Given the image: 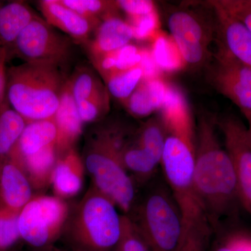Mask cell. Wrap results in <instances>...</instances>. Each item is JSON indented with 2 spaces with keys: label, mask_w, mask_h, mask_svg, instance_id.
Segmentation results:
<instances>
[{
  "label": "cell",
  "mask_w": 251,
  "mask_h": 251,
  "mask_svg": "<svg viewBox=\"0 0 251 251\" xmlns=\"http://www.w3.org/2000/svg\"><path fill=\"white\" fill-rule=\"evenodd\" d=\"M88 143L82 161L93 179L94 187L128 214L134 206L135 189L133 179L123 166L120 151L104 130Z\"/></svg>",
  "instance_id": "cell-4"
},
{
  "label": "cell",
  "mask_w": 251,
  "mask_h": 251,
  "mask_svg": "<svg viewBox=\"0 0 251 251\" xmlns=\"http://www.w3.org/2000/svg\"><path fill=\"white\" fill-rule=\"evenodd\" d=\"M143 78L140 66L115 73L103 79L109 94L123 103L133 93Z\"/></svg>",
  "instance_id": "cell-28"
},
{
  "label": "cell",
  "mask_w": 251,
  "mask_h": 251,
  "mask_svg": "<svg viewBox=\"0 0 251 251\" xmlns=\"http://www.w3.org/2000/svg\"><path fill=\"white\" fill-rule=\"evenodd\" d=\"M169 85L161 77L143 78L123 104L133 116L138 118L148 117L161 109Z\"/></svg>",
  "instance_id": "cell-19"
},
{
  "label": "cell",
  "mask_w": 251,
  "mask_h": 251,
  "mask_svg": "<svg viewBox=\"0 0 251 251\" xmlns=\"http://www.w3.org/2000/svg\"><path fill=\"white\" fill-rule=\"evenodd\" d=\"M211 229L201 227L188 229L179 251H206Z\"/></svg>",
  "instance_id": "cell-36"
},
{
  "label": "cell",
  "mask_w": 251,
  "mask_h": 251,
  "mask_svg": "<svg viewBox=\"0 0 251 251\" xmlns=\"http://www.w3.org/2000/svg\"><path fill=\"white\" fill-rule=\"evenodd\" d=\"M59 66L25 62L7 69L6 99L28 123L53 118L64 82Z\"/></svg>",
  "instance_id": "cell-2"
},
{
  "label": "cell",
  "mask_w": 251,
  "mask_h": 251,
  "mask_svg": "<svg viewBox=\"0 0 251 251\" xmlns=\"http://www.w3.org/2000/svg\"><path fill=\"white\" fill-rule=\"evenodd\" d=\"M151 52L161 72H176L186 65L174 40L161 31L153 39Z\"/></svg>",
  "instance_id": "cell-26"
},
{
  "label": "cell",
  "mask_w": 251,
  "mask_h": 251,
  "mask_svg": "<svg viewBox=\"0 0 251 251\" xmlns=\"http://www.w3.org/2000/svg\"><path fill=\"white\" fill-rule=\"evenodd\" d=\"M206 4L214 11L218 49L251 68V33L214 0Z\"/></svg>",
  "instance_id": "cell-12"
},
{
  "label": "cell",
  "mask_w": 251,
  "mask_h": 251,
  "mask_svg": "<svg viewBox=\"0 0 251 251\" xmlns=\"http://www.w3.org/2000/svg\"><path fill=\"white\" fill-rule=\"evenodd\" d=\"M141 59L142 49L131 44L108 54L92 58L94 67L103 79L115 73L140 66Z\"/></svg>",
  "instance_id": "cell-24"
},
{
  "label": "cell",
  "mask_w": 251,
  "mask_h": 251,
  "mask_svg": "<svg viewBox=\"0 0 251 251\" xmlns=\"http://www.w3.org/2000/svg\"><path fill=\"white\" fill-rule=\"evenodd\" d=\"M227 14L242 23L251 33V0H214Z\"/></svg>",
  "instance_id": "cell-35"
},
{
  "label": "cell",
  "mask_w": 251,
  "mask_h": 251,
  "mask_svg": "<svg viewBox=\"0 0 251 251\" xmlns=\"http://www.w3.org/2000/svg\"><path fill=\"white\" fill-rule=\"evenodd\" d=\"M168 27L186 64L198 67L211 57L212 31L196 13L175 11L168 18Z\"/></svg>",
  "instance_id": "cell-9"
},
{
  "label": "cell",
  "mask_w": 251,
  "mask_h": 251,
  "mask_svg": "<svg viewBox=\"0 0 251 251\" xmlns=\"http://www.w3.org/2000/svg\"><path fill=\"white\" fill-rule=\"evenodd\" d=\"M159 111L160 120L168 134L177 137L196 148L192 114L184 93L177 87L169 85L166 100Z\"/></svg>",
  "instance_id": "cell-13"
},
{
  "label": "cell",
  "mask_w": 251,
  "mask_h": 251,
  "mask_svg": "<svg viewBox=\"0 0 251 251\" xmlns=\"http://www.w3.org/2000/svg\"><path fill=\"white\" fill-rule=\"evenodd\" d=\"M56 144L50 145L31 156L14 159L21 166L32 188H44L50 183L52 173L59 158Z\"/></svg>",
  "instance_id": "cell-22"
},
{
  "label": "cell",
  "mask_w": 251,
  "mask_h": 251,
  "mask_svg": "<svg viewBox=\"0 0 251 251\" xmlns=\"http://www.w3.org/2000/svg\"><path fill=\"white\" fill-rule=\"evenodd\" d=\"M53 119L57 130L56 147L60 156L74 149V144L82 134L83 126L76 102L73 97L70 80L64 82L58 109Z\"/></svg>",
  "instance_id": "cell-15"
},
{
  "label": "cell",
  "mask_w": 251,
  "mask_h": 251,
  "mask_svg": "<svg viewBox=\"0 0 251 251\" xmlns=\"http://www.w3.org/2000/svg\"><path fill=\"white\" fill-rule=\"evenodd\" d=\"M76 104L79 115L83 124L98 121L110 110L108 91Z\"/></svg>",
  "instance_id": "cell-33"
},
{
  "label": "cell",
  "mask_w": 251,
  "mask_h": 251,
  "mask_svg": "<svg viewBox=\"0 0 251 251\" xmlns=\"http://www.w3.org/2000/svg\"><path fill=\"white\" fill-rule=\"evenodd\" d=\"M69 216L64 200L57 196L33 198L20 212L21 239L34 249L49 250L64 230Z\"/></svg>",
  "instance_id": "cell-7"
},
{
  "label": "cell",
  "mask_w": 251,
  "mask_h": 251,
  "mask_svg": "<svg viewBox=\"0 0 251 251\" xmlns=\"http://www.w3.org/2000/svg\"><path fill=\"white\" fill-rule=\"evenodd\" d=\"M39 9L50 25L62 31L72 39L87 43L99 23L80 16L64 6L59 0H42Z\"/></svg>",
  "instance_id": "cell-14"
},
{
  "label": "cell",
  "mask_w": 251,
  "mask_h": 251,
  "mask_svg": "<svg viewBox=\"0 0 251 251\" xmlns=\"http://www.w3.org/2000/svg\"><path fill=\"white\" fill-rule=\"evenodd\" d=\"M117 208L97 188H91L67 222L73 247L85 251H115L122 232V216Z\"/></svg>",
  "instance_id": "cell-3"
},
{
  "label": "cell",
  "mask_w": 251,
  "mask_h": 251,
  "mask_svg": "<svg viewBox=\"0 0 251 251\" xmlns=\"http://www.w3.org/2000/svg\"><path fill=\"white\" fill-rule=\"evenodd\" d=\"M127 22L133 29V39L138 40L153 39L159 31V22L156 11L139 17L128 18Z\"/></svg>",
  "instance_id": "cell-34"
},
{
  "label": "cell",
  "mask_w": 251,
  "mask_h": 251,
  "mask_svg": "<svg viewBox=\"0 0 251 251\" xmlns=\"http://www.w3.org/2000/svg\"><path fill=\"white\" fill-rule=\"evenodd\" d=\"M227 244L231 251H251V237L248 236H234Z\"/></svg>",
  "instance_id": "cell-40"
},
{
  "label": "cell",
  "mask_w": 251,
  "mask_h": 251,
  "mask_svg": "<svg viewBox=\"0 0 251 251\" xmlns=\"http://www.w3.org/2000/svg\"><path fill=\"white\" fill-rule=\"evenodd\" d=\"M137 226L152 251H179L187 229L170 189L158 186L145 196L136 210Z\"/></svg>",
  "instance_id": "cell-6"
},
{
  "label": "cell",
  "mask_w": 251,
  "mask_h": 251,
  "mask_svg": "<svg viewBox=\"0 0 251 251\" xmlns=\"http://www.w3.org/2000/svg\"><path fill=\"white\" fill-rule=\"evenodd\" d=\"M84 163L74 149L59 157L52 173L51 184L61 199L79 193L83 185Z\"/></svg>",
  "instance_id": "cell-18"
},
{
  "label": "cell",
  "mask_w": 251,
  "mask_h": 251,
  "mask_svg": "<svg viewBox=\"0 0 251 251\" xmlns=\"http://www.w3.org/2000/svg\"><path fill=\"white\" fill-rule=\"evenodd\" d=\"M16 212L0 204V251H6L14 246L20 239L18 219Z\"/></svg>",
  "instance_id": "cell-31"
},
{
  "label": "cell",
  "mask_w": 251,
  "mask_h": 251,
  "mask_svg": "<svg viewBox=\"0 0 251 251\" xmlns=\"http://www.w3.org/2000/svg\"><path fill=\"white\" fill-rule=\"evenodd\" d=\"M120 158L128 173L140 183L146 182L156 173L158 163L138 144L127 141L120 152Z\"/></svg>",
  "instance_id": "cell-25"
},
{
  "label": "cell",
  "mask_w": 251,
  "mask_h": 251,
  "mask_svg": "<svg viewBox=\"0 0 251 251\" xmlns=\"http://www.w3.org/2000/svg\"><path fill=\"white\" fill-rule=\"evenodd\" d=\"M32 186L21 166L12 158L0 164V204L21 212L32 199Z\"/></svg>",
  "instance_id": "cell-16"
},
{
  "label": "cell",
  "mask_w": 251,
  "mask_h": 251,
  "mask_svg": "<svg viewBox=\"0 0 251 251\" xmlns=\"http://www.w3.org/2000/svg\"><path fill=\"white\" fill-rule=\"evenodd\" d=\"M57 126L54 119L28 123L9 157L21 159L56 144Z\"/></svg>",
  "instance_id": "cell-20"
},
{
  "label": "cell",
  "mask_w": 251,
  "mask_h": 251,
  "mask_svg": "<svg viewBox=\"0 0 251 251\" xmlns=\"http://www.w3.org/2000/svg\"><path fill=\"white\" fill-rule=\"evenodd\" d=\"M38 16L23 1L0 3V46L9 50L23 31Z\"/></svg>",
  "instance_id": "cell-21"
},
{
  "label": "cell",
  "mask_w": 251,
  "mask_h": 251,
  "mask_svg": "<svg viewBox=\"0 0 251 251\" xmlns=\"http://www.w3.org/2000/svg\"><path fill=\"white\" fill-rule=\"evenodd\" d=\"M62 4L80 16L99 23L115 15L118 9L116 1L105 0H59Z\"/></svg>",
  "instance_id": "cell-29"
},
{
  "label": "cell",
  "mask_w": 251,
  "mask_h": 251,
  "mask_svg": "<svg viewBox=\"0 0 251 251\" xmlns=\"http://www.w3.org/2000/svg\"><path fill=\"white\" fill-rule=\"evenodd\" d=\"M215 251H231V250L229 249V246L226 243L224 245L221 246V247L218 248Z\"/></svg>",
  "instance_id": "cell-43"
},
{
  "label": "cell",
  "mask_w": 251,
  "mask_h": 251,
  "mask_svg": "<svg viewBox=\"0 0 251 251\" xmlns=\"http://www.w3.org/2000/svg\"><path fill=\"white\" fill-rule=\"evenodd\" d=\"M237 178L241 204L251 215V140L247 126L237 117L217 120Z\"/></svg>",
  "instance_id": "cell-10"
},
{
  "label": "cell",
  "mask_w": 251,
  "mask_h": 251,
  "mask_svg": "<svg viewBox=\"0 0 251 251\" xmlns=\"http://www.w3.org/2000/svg\"><path fill=\"white\" fill-rule=\"evenodd\" d=\"M70 82L73 97L76 103L108 91L94 72L84 68L70 79Z\"/></svg>",
  "instance_id": "cell-30"
},
{
  "label": "cell",
  "mask_w": 251,
  "mask_h": 251,
  "mask_svg": "<svg viewBox=\"0 0 251 251\" xmlns=\"http://www.w3.org/2000/svg\"><path fill=\"white\" fill-rule=\"evenodd\" d=\"M116 4L128 18L139 17L156 11L154 3L150 0H119Z\"/></svg>",
  "instance_id": "cell-37"
},
{
  "label": "cell",
  "mask_w": 251,
  "mask_h": 251,
  "mask_svg": "<svg viewBox=\"0 0 251 251\" xmlns=\"http://www.w3.org/2000/svg\"><path fill=\"white\" fill-rule=\"evenodd\" d=\"M216 126L217 118L212 115H200L195 151V186L211 228L240 203L233 165L220 143Z\"/></svg>",
  "instance_id": "cell-1"
},
{
  "label": "cell",
  "mask_w": 251,
  "mask_h": 251,
  "mask_svg": "<svg viewBox=\"0 0 251 251\" xmlns=\"http://www.w3.org/2000/svg\"><path fill=\"white\" fill-rule=\"evenodd\" d=\"M243 115L247 119L248 122L247 129L251 140V112L242 111Z\"/></svg>",
  "instance_id": "cell-41"
},
{
  "label": "cell",
  "mask_w": 251,
  "mask_h": 251,
  "mask_svg": "<svg viewBox=\"0 0 251 251\" xmlns=\"http://www.w3.org/2000/svg\"><path fill=\"white\" fill-rule=\"evenodd\" d=\"M214 58L207 73L209 83L241 111L251 112V68L219 49Z\"/></svg>",
  "instance_id": "cell-11"
},
{
  "label": "cell",
  "mask_w": 251,
  "mask_h": 251,
  "mask_svg": "<svg viewBox=\"0 0 251 251\" xmlns=\"http://www.w3.org/2000/svg\"><path fill=\"white\" fill-rule=\"evenodd\" d=\"M50 251H85L80 250V249H76V248L73 247L72 249H62V248H58L55 247H52L50 249Z\"/></svg>",
  "instance_id": "cell-42"
},
{
  "label": "cell",
  "mask_w": 251,
  "mask_h": 251,
  "mask_svg": "<svg viewBox=\"0 0 251 251\" xmlns=\"http://www.w3.org/2000/svg\"><path fill=\"white\" fill-rule=\"evenodd\" d=\"M72 46L70 38L62 35L45 20L36 16L11 48L25 62L60 66L69 57Z\"/></svg>",
  "instance_id": "cell-8"
},
{
  "label": "cell",
  "mask_w": 251,
  "mask_h": 251,
  "mask_svg": "<svg viewBox=\"0 0 251 251\" xmlns=\"http://www.w3.org/2000/svg\"><path fill=\"white\" fill-rule=\"evenodd\" d=\"M167 137L168 132L160 118H151L141 127L136 140L155 161L161 165Z\"/></svg>",
  "instance_id": "cell-27"
},
{
  "label": "cell",
  "mask_w": 251,
  "mask_h": 251,
  "mask_svg": "<svg viewBox=\"0 0 251 251\" xmlns=\"http://www.w3.org/2000/svg\"><path fill=\"white\" fill-rule=\"evenodd\" d=\"M27 125L6 99L0 107V164L9 158Z\"/></svg>",
  "instance_id": "cell-23"
},
{
  "label": "cell",
  "mask_w": 251,
  "mask_h": 251,
  "mask_svg": "<svg viewBox=\"0 0 251 251\" xmlns=\"http://www.w3.org/2000/svg\"><path fill=\"white\" fill-rule=\"evenodd\" d=\"M9 57L6 48L0 46V107L6 99V82H7V69L6 62Z\"/></svg>",
  "instance_id": "cell-39"
},
{
  "label": "cell",
  "mask_w": 251,
  "mask_h": 251,
  "mask_svg": "<svg viewBox=\"0 0 251 251\" xmlns=\"http://www.w3.org/2000/svg\"><path fill=\"white\" fill-rule=\"evenodd\" d=\"M150 251L151 249L129 216H122L121 236L114 251Z\"/></svg>",
  "instance_id": "cell-32"
},
{
  "label": "cell",
  "mask_w": 251,
  "mask_h": 251,
  "mask_svg": "<svg viewBox=\"0 0 251 251\" xmlns=\"http://www.w3.org/2000/svg\"><path fill=\"white\" fill-rule=\"evenodd\" d=\"M140 67L143 72V78H153L159 76V68L157 66L151 54V50L142 49V59L140 63Z\"/></svg>",
  "instance_id": "cell-38"
},
{
  "label": "cell",
  "mask_w": 251,
  "mask_h": 251,
  "mask_svg": "<svg viewBox=\"0 0 251 251\" xmlns=\"http://www.w3.org/2000/svg\"><path fill=\"white\" fill-rule=\"evenodd\" d=\"M195 151L196 148L184 140L168 134L161 165L186 229L201 227L211 229L195 186Z\"/></svg>",
  "instance_id": "cell-5"
},
{
  "label": "cell",
  "mask_w": 251,
  "mask_h": 251,
  "mask_svg": "<svg viewBox=\"0 0 251 251\" xmlns=\"http://www.w3.org/2000/svg\"></svg>",
  "instance_id": "cell-45"
},
{
  "label": "cell",
  "mask_w": 251,
  "mask_h": 251,
  "mask_svg": "<svg viewBox=\"0 0 251 251\" xmlns=\"http://www.w3.org/2000/svg\"><path fill=\"white\" fill-rule=\"evenodd\" d=\"M133 31L127 21L116 15L103 20L95 30L92 40L87 43L91 59L108 54L130 44Z\"/></svg>",
  "instance_id": "cell-17"
},
{
  "label": "cell",
  "mask_w": 251,
  "mask_h": 251,
  "mask_svg": "<svg viewBox=\"0 0 251 251\" xmlns=\"http://www.w3.org/2000/svg\"><path fill=\"white\" fill-rule=\"evenodd\" d=\"M48 251H50V249H49V250H48Z\"/></svg>",
  "instance_id": "cell-44"
}]
</instances>
